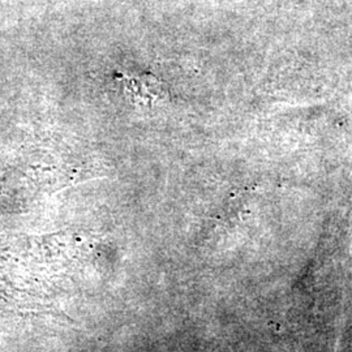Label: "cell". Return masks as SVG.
<instances>
[{
  "label": "cell",
  "mask_w": 352,
  "mask_h": 352,
  "mask_svg": "<svg viewBox=\"0 0 352 352\" xmlns=\"http://www.w3.org/2000/svg\"><path fill=\"white\" fill-rule=\"evenodd\" d=\"M118 80L123 84L128 100L139 107L148 109L164 101L166 90L164 82L154 75L122 74Z\"/></svg>",
  "instance_id": "cell-1"
}]
</instances>
